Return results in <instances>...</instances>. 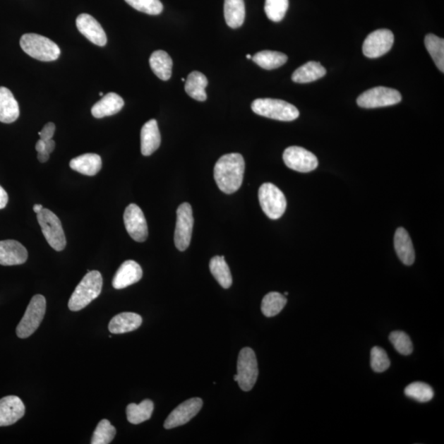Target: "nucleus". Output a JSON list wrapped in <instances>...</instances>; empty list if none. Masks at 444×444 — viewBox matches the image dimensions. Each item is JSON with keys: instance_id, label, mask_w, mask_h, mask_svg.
<instances>
[{"instance_id": "obj_1", "label": "nucleus", "mask_w": 444, "mask_h": 444, "mask_svg": "<svg viewBox=\"0 0 444 444\" xmlns=\"http://www.w3.org/2000/svg\"><path fill=\"white\" fill-rule=\"evenodd\" d=\"M244 163L242 155L229 153L218 160L214 167V179L220 191L227 194L238 191L242 186Z\"/></svg>"}, {"instance_id": "obj_2", "label": "nucleus", "mask_w": 444, "mask_h": 444, "mask_svg": "<svg viewBox=\"0 0 444 444\" xmlns=\"http://www.w3.org/2000/svg\"><path fill=\"white\" fill-rule=\"evenodd\" d=\"M103 279L98 271L88 272L86 276L75 288L68 301V308L71 311H79L86 308L90 303L101 295Z\"/></svg>"}, {"instance_id": "obj_3", "label": "nucleus", "mask_w": 444, "mask_h": 444, "mask_svg": "<svg viewBox=\"0 0 444 444\" xmlns=\"http://www.w3.org/2000/svg\"><path fill=\"white\" fill-rule=\"evenodd\" d=\"M20 46L28 56L40 61H54L61 56V49L56 43L38 34L23 35L20 40Z\"/></svg>"}, {"instance_id": "obj_4", "label": "nucleus", "mask_w": 444, "mask_h": 444, "mask_svg": "<svg viewBox=\"0 0 444 444\" xmlns=\"http://www.w3.org/2000/svg\"><path fill=\"white\" fill-rule=\"evenodd\" d=\"M252 111L258 116L280 121H293L299 116L298 109L282 100L260 98L253 101Z\"/></svg>"}, {"instance_id": "obj_5", "label": "nucleus", "mask_w": 444, "mask_h": 444, "mask_svg": "<svg viewBox=\"0 0 444 444\" xmlns=\"http://www.w3.org/2000/svg\"><path fill=\"white\" fill-rule=\"evenodd\" d=\"M46 309V298L42 295L34 296L17 327V336L23 339L32 336L42 322Z\"/></svg>"}, {"instance_id": "obj_6", "label": "nucleus", "mask_w": 444, "mask_h": 444, "mask_svg": "<svg viewBox=\"0 0 444 444\" xmlns=\"http://www.w3.org/2000/svg\"><path fill=\"white\" fill-rule=\"evenodd\" d=\"M258 199L264 213L277 220L285 213L287 203L285 196L272 183H265L259 188Z\"/></svg>"}, {"instance_id": "obj_7", "label": "nucleus", "mask_w": 444, "mask_h": 444, "mask_svg": "<svg viewBox=\"0 0 444 444\" xmlns=\"http://www.w3.org/2000/svg\"><path fill=\"white\" fill-rule=\"evenodd\" d=\"M37 220L47 241L54 251H62L66 246V238L59 218L49 209L43 208L37 214Z\"/></svg>"}, {"instance_id": "obj_8", "label": "nucleus", "mask_w": 444, "mask_h": 444, "mask_svg": "<svg viewBox=\"0 0 444 444\" xmlns=\"http://www.w3.org/2000/svg\"><path fill=\"white\" fill-rule=\"evenodd\" d=\"M237 376L239 388L244 392L252 390L258 376V367L256 353L251 348L244 347L239 354Z\"/></svg>"}, {"instance_id": "obj_9", "label": "nucleus", "mask_w": 444, "mask_h": 444, "mask_svg": "<svg viewBox=\"0 0 444 444\" xmlns=\"http://www.w3.org/2000/svg\"><path fill=\"white\" fill-rule=\"evenodd\" d=\"M402 101V95L395 89L377 87L362 93L357 98L359 107L366 109L393 106Z\"/></svg>"}, {"instance_id": "obj_10", "label": "nucleus", "mask_w": 444, "mask_h": 444, "mask_svg": "<svg viewBox=\"0 0 444 444\" xmlns=\"http://www.w3.org/2000/svg\"><path fill=\"white\" fill-rule=\"evenodd\" d=\"M193 216L191 204L184 203L177 209V220L174 231V244L179 251H186L191 244Z\"/></svg>"}, {"instance_id": "obj_11", "label": "nucleus", "mask_w": 444, "mask_h": 444, "mask_svg": "<svg viewBox=\"0 0 444 444\" xmlns=\"http://www.w3.org/2000/svg\"><path fill=\"white\" fill-rule=\"evenodd\" d=\"M283 161L288 168L301 173L314 171L318 166L316 155L301 147L287 148L283 153Z\"/></svg>"}, {"instance_id": "obj_12", "label": "nucleus", "mask_w": 444, "mask_h": 444, "mask_svg": "<svg viewBox=\"0 0 444 444\" xmlns=\"http://www.w3.org/2000/svg\"><path fill=\"white\" fill-rule=\"evenodd\" d=\"M393 43L394 36L390 30L379 29L366 37L363 44V53L370 59L379 58L390 51Z\"/></svg>"}, {"instance_id": "obj_13", "label": "nucleus", "mask_w": 444, "mask_h": 444, "mask_svg": "<svg viewBox=\"0 0 444 444\" xmlns=\"http://www.w3.org/2000/svg\"><path fill=\"white\" fill-rule=\"evenodd\" d=\"M124 226L129 236L137 242H144L148 236V227L145 216L136 204L132 203L124 213Z\"/></svg>"}, {"instance_id": "obj_14", "label": "nucleus", "mask_w": 444, "mask_h": 444, "mask_svg": "<svg viewBox=\"0 0 444 444\" xmlns=\"http://www.w3.org/2000/svg\"><path fill=\"white\" fill-rule=\"evenodd\" d=\"M203 405L202 399L198 397L188 399V400L184 402L169 414L164 423V428L171 430V428L186 425L194 416H196L197 414L200 412Z\"/></svg>"}, {"instance_id": "obj_15", "label": "nucleus", "mask_w": 444, "mask_h": 444, "mask_svg": "<svg viewBox=\"0 0 444 444\" xmlns=\"http://www.w3.org/2000/svg\"><path fill=\"white\" fill-rule=\"evenodd\" d=\"M78 31L92 43L104 47L107 43V34L96 19L87 13L80 14L76 20Z\"/></svg>"}, {"instance_id": "obj_16", "label": "nucleus", "mask_w": 444, "mask_h": 444, "mask_svg": "<svg viewBox=\"0 0 444 444\" xmlns=\"http://www.w3.org/2000/svg\"><path fill=\"white\" fill-rule=\"evenodd\" d=\"M28 258L27 248L13 239L0 241V265H21Z\"/></svg>"}, {"instance_id": "obj_17", "label": "nucleus", "mask_w": 444, "mask_h": 444, "mask_svg": "<svg viewBox=\"0 0 444 444\" xmlns=\"http://www.w3.org/2000/svg\"><path fill=\"white\" fill-rule=\"evenodd\" d=\"M25 406L17 396L0 399V427L13 425L24 416Z\"/></svg>"}, {"instance_id": "obj_18", "label": "nucleus", "mask_w": 444, "mask_h": 444, "mask_svg": "<svg viewBox=\"0 0 444 444\" xmlns=\"http://www.w3.org/2000/svg\"><path fill=\"white\" fill-rule=\"evenodd\" d=\"M142 268L138 263L127 260L121 264L113 278L112 285L116 290L126 288L141 280Z\"/></svg>"}, {"instance_id": "obj_19", "label": "nucleus", "mask_w": 444, "mask_h": 444, "mask_svg": "<svg viewBox=\"0 0 444 444\" xmlns=\"http://www.w3.org/2000/svg\"><path fill=\"white\" fill-rule=\"evenodd\" d=\"M162 138L156 119L148 121L141 131V152L148 157L156 152L161 145Z\"/></svg>"}, {"instance_id": "obj_20", "label": "nucleus", "mask_w": 444, "mask_h": 444, "mask_svg": "<svg viewBox=\"0 0 444 444\" xmlns=\"http://www.w3.org/2000/svg\"><path fill=\"white\" fill-rule=\"evenodd\" d=\"M394 247L402 263L407 266L412 265L416 259L415 249L405 229L400 227L397 229L394 236Z\"/></svg>"}, {"instance_id": "obj_21", "label": "nucleus", "mask_w": 444, "mask_h": 444, "mask_svg": "<svg viewBox=\"0 0 444 444\" xmlns=\"http://www.w3.org/2000/svg\"><path fill=\"white\" fill-rule=\"evenodd\" d=\"M124 106V102L121 96L116 93L109 92L94 104L92 114L97 119L112 116L121 112Z\"/></svg>"}, {"instance_id": "obj_22", "label": "nucleus", "mask_w": 444, "mask_h": 444, "mask_svg": "<svg viewBox=\"0 0 444 444\" xmlns=\"http://www.w3.org/2000/svg\"><path fill=\"white\" fill-rule=\"evenodd\" d=\"M20 111L18 103L9 89L0 87V122L11 124L17 121Z\"/></svg>"}, {"instance_id": "obj_23", "label": "nucleus", "mask_w": 444, "mask_h": 444, "mask_svg": "<svg viewBox=\"0 0 444 444\" xmlns=\"http://www.w3.org/2000/svg\"><path fill=\"white\" fill-rule=\"evenodd\" d=\"M69 166L73 171L84 176H93L101 171L102 161L99 155L87 153L72 159Z\"/></svg>"}, {"instance_id": "obj_24", "label": "nucleus", "mask_w": 444, "mask_h": 444, "mask_svg": "<svg viewBox=\"0 0 444 444\" xmlns=\"http://www.w3.org/2000/svg\"><path fill=\"white\" fill-rule=\"evenodd\" d=\"M143 318L134 313H121L114 316L109 323V330L113 334H123L136 330L142 325Z\"/></svg>"}, {"instance_id": "obj_25", "label": "nucleus", "mask_w": 444, "mask_h": 444, "mask_svg": "<svg viewBox=\"0 0 444 444\" xmlns=\"http://www.w3.org/2000/svg\"><path fill=\"white\" fill-rule=\"evenodd\" d=\"M224 15L229 28H241L246 18V5L244 0H224Z\"/></svg>"}, {"instance_id": "obj_26", "label": "nucleus", "mask_w": 444, "mask_h": 444, "mask_svg": "<svg viewBox=\"0 0 444 444\" xmlns=\"http://www.w3.org/2000/svg\"><path fill=\"white\" fill-rule=\"evenodd\" d=\"M208 85V81L205 75L193 71L188 74L184 89L189 97L198 102H205L208 98L205 91Z\"/></svg>"}, {"instance_id": "obj_27", "label": "nucleus", "mask_w": 444, "mask_h": 444, "mask_svg": "<svg viewBox=\"0 0 444 444\" xmlns=\"http://www.w3.org/2000/svg\"><path fill=\"white\" fill-rule=\"evenodd\" d=\"M326 73V68L320 63L311 61L298 68L292 78L296 83H308L322 78Z\"/></svg>"}, {"instance_id": "obj_28", "label": "nucleus", "mask_w": 444, "mask_h": 444, "mask_svg": "<svg viewBox=\"0 0 444 444\" xmlns=\"http://www.w3.org/2000/svg\"><path fill=\"white\" fill-rule=\"evenodd\" d=\"M150 66L157 76L167 81L172 77L173 61L171 56L164 51H157L152 54L149 59Z\"/></svg>"}, {"instance_id": "obj_29", "label": "nucleus", "mask_w": 444, "mask_h": 444, "mask_svg": "<svg viewBox=\"0 0 444 444\" xmlns=\"http://www.w3.org/2000/svg\"><path fill=\"white\" fill-rule=\"evenodd\" d=\"M253 61L267 71L280 68L288 61L287 54L272 51H263L253 56Z\"/></svg>"}, {"instance_id": "obj_30", "label": "nucleus", "mask_w": 444, "mask_h": 444, "mask_svg": "<svg viewBox=\"0 0 444 444\" xmlns=\"http://www.w3.org/2000/svg\"><path fill=\"white\" fill-rule=\"evenodd\" d=\"M210 271L214 278L224 289H228L232 285V276L231 270L224 256H215L211 259L209 264Z\"/></svg>"}, {"instance_id": "obj_31", "label": "nucleus", "mask_w": 444, "mask_h": 444, "mask_svg": "<svg viewBox=\"0 0 444 444\" xmlns=\"http://www.w3.org/2000/svg\"><path fill=\"white\" fill-rule=\"evenodd\" d=\"M154 404L151 400H144L140 404L131 403L127 407V419L133 425H138L152 417Z\"/></svg>"}, {"instance_id": "obj_32", "label": "nucleus", "mask_w": 444, "mask_h": 444, "mask_svg": "<svg viewBox=\"0 0 444 444\" xmlns=\"http://www.w3.org/2000/svg\"><path fill=\"white\" fill-rule=\"evenodd\" d=\"M287 299L285 296L278 292L267 294L263 299L261 311L264 316L270 318L277 316L286 306Z\"/></svg>"}, {"instance_id": "obj_33", "label": "nucleus", "mask_w": 444, "mask_h": 444, "mask_svg": "<svg viewBox=\"0 0 444 444\" xmlns=\"http://www.w3.org/2000/svg\"><path fill=\"white\" fill-rule=\"evenodd\" d=\"M425 44L430 53L433 62L440 71L444 72V40L433 34H428L425 39Z\"/></svg>"}, {"instance_id": "obj_34", "label": "nucleus", "mask_w": 444, "mask_h": 444, "mask_svg": "<svg viewBox=\"0 0 444 444\" xmlns=\"http://www.w3.org/2000/svg\"><path fill=\"white\" fill-rule=\"evenodd\" d=\"M406 396L419 402H428L432 400L435 392L428 384L415 382L405 388Z\"/></svg>"}, {"instance_id": "obj_35", "label": "nucleus", "mask_w": 444, "mask_h": 444, "mask_svg": "<svg viewBox=\"0 0 444 444\" xmlns=\"http://www.w3.org/2000/svg\"><path fill=\"white\" fill-rule=\"evenodd\" d=\"M116 430L111 422L102 420L99 422L96 430L93 433L92 444H109L116 437Z\"/></svg>"}, {"instance_id": "obj_36", "label": "nucleus", "mask_w": 444, "mask_h": 444, "mask_svg": "<svg viewBox=\"0 0 444 444\" xmlns=\"http://www.w3.org/2000/svg\"><path fill=\"white\" fill-rule=\"evenodd\" d=\"M289 8V0H266L264 10L268 19L279 23L285 17Z\"/></svg>"}, {"instance_id": "obj_37", "label": "nucleus", "mask_w": 444, "mask_h": 444, "mask_svg": "<svg viewBox=\"0 0 444 444\" xmlns=\"http://www.w3.org/2000/svg\"><path fill=\"white\" fill-rule=\"evenodd\" d=\"M394 348L398 353L403 356H409L413 352V345L410 337L406 332L402 331H394L389 335Z\"/></svg>"}, {"instance_id": "obj_38", "label": "nucleus", "mask_w": 444, "mask_h": 444, "mask_svg": "<svg viewBox=\"0 0 444 444\" xmlns=\"http://www.w3.org/2000/svg\"><path fill=\"white\" fill-rule=\"evenodd\" d=\"M134 9L149 15H159L163 11V5L160 0H126Z\"/></svg>"}, {"instance_id": "obj_39", "label": "nucleus", "mask_w": 444, "mask_h": 444, "mask_svg": "<svg viewBox=\"0 0 444 444\" xmlns=\"http://www.w3.org/2000/svg\"><path fill=\"white\" fill-rule=\"evenodd\" d=\"M390 360L388 354L383 348L373 347L371 353V366L372 370L376 373L386 371L390 367Z\"/></svg>"}, {"instance_id": "obj_40", "label": "nucleus", "mask_w": 444, "mask_h": 444, "mask_svg": "<svg viewBox=\"0 0 444 444\" xmlns=\"http://www.w3.org/2000/svg\"><path fill=\"white\" fill-rule=\"evenodd\" d=\"M54 132H56V126L54 123L49 122L46 124L41 132H39L40 139L46 142L52 139Z\"/></svg>"}, {"instance_id": "obj_41", "label": "nucleus", "mask_w": 444, "mask_h": 444, "mask_svg": "<svg viewBox=\"0 0 444 444\" xmlns=\"http://www.w3.org/2000/svg\"><path fill=\"white\" fill-rule=\"evenodd\" d=\"M8 202V196L4 188L0 186V209H4L6 207Z\"/></svg>"}, {"instance_id": "obj_42", "label": "nucleus", "mask_w": 444, "mask_h": 444, "mask_svg": "<svg viewBox=\"0 0 444 444\" xmlns=\"http://www.w3.org/2000/svg\"><path fill=\"white\" fill-rule=\"evenodd\" d=\"M36 150L37 153L46 152V142L42 140V139H40V140H38L36 144Z\"/></svg>"}, {"instance_id": "obj_43", "label": "nucleus", "mask_w": 444, "mask_h": 444, "mask_svg": "<svg viewBox=\"0 0 444 444\" xmlns=\"http://www.w3.org/2000/svg\"><path fill=\"white\" fill-rule=\"evenodd\" d=\"M56 148V142L51 139V140L46 141V152L51 154Z\"/></svg>"}, {"instance_id": "obj_44", "label": "nucleus", "mask_w": 444, "mask_h": 444, "mask_svg": "<svg viewBox=\"0 0 444 444\" xmlns=\"http://www.w3.org/2000/svg\"><path fill=\"white\" fill-rule=\"evenodd\" d=\"M37 158L40 162H47L49 158V154L47 152H38Z\"/></svg>"}, {"instance_id": "obj_45", "label": "nucleus", "mask_w": 444, "mask_h": 444, "mask_svg": "<svg viewBox=\"0 0 444 444\" xmlns=\"http://www.w3.org/2000/svg\"><path fill=\"white\" fill-rule=\"evenodd\" d=\"M43 208H44L42 205V204H35V205L33 207V211L37 214L40 212H41Z\"/></svg>"}, {"instance_id": "obj_46", "label": "nucleus", "mask_w": 444, "mask_h": 444, "mask_svg": "<svg viewBox=\"0 0 444 444\" xmlns=\"http://www.w3.org/2000/svg\"><path fill=\"white\" fill-rule=\"evenodd\" d=\"M234 380L237 382L238 381V376L237 374H236V376H234Z\"/></svg>"}, {"instance_id": "obj_47", "label": "nucleus", "mask_w": 444, "mask_h": 444, "mask_svg": "<svg viewBox=\"0 0 444 444\" xmlns=\"http://www.w3.org/2000/svg\"><path fill=\"white\" fill-rule=\"evenodd\" d=\"M246 58L248 59H252L253 57H252V56H251V54H247Z\"/></svg>"}, {"instance_id": "obj_48", "label": "nucleus", "mask_w": 444, "mask_h": 444, "mask_svg": "<svg viewBox=\"0 0 444 444\" xmlns=\"http://www.w3.org/2000/svg\"><path fill=\"white\" fill-rule=\"evenodd\" d=\"M100 96L103 97L104 96V93L103 92H100Z\"/></svg>"}, {"instance_id": "obj_49", "label": "nucleus", "mask_w": 444, "mask_h": 444, "mask_svg": "<svg viewBox=\"0 0 444 444\" xmlns=\"http://www.w3.org/2000/svg\"><path fill=\"white\" fill-rule=\"evenodd\" d=\"M181 80H182L183 82H186V78H181Z\"/></svg>"}, {"instance_id": "obj_50", "label": "nucleus", "mask_w": 444, "mask_h": 444, "mask_svg": "<svg viewBox=\"0 0 444 444\" xmlns=\"http://www.w3.org/2000/svg\"><path fill=\"white\" fill-rule=\"evenodd\" d=\"M284 296H288V292H285V294H284Z\"/></svg>"}]
</instances>
